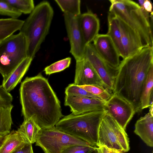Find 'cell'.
<instances>
[{"instance_id": "5", "label": "cell", "mask_w": 153, "mask_h": 153, "mask_svg": "<svg viewBox=\"0 0 153 153\" xmlns=\"http://www.w3.org/2000/svg\"><path fill=\"white\" fill-rule=\"evenodd\" d=\"M105 110L88 112L78 115L72 113L65 116L55 125L60 130L96 146L99 128Z\"/></svg>"}, {"instance_id": "26", "label": "cell", "mask_w": 153, "mask_h": 153, "mask_svg": "<svg viewBox=\"0 0 153 153\" xmlns=\"http://www.w3.org/2000/svg\"><path fill=\"white\" fill-rule=\"evenodd\" d=\"M16 10L25 14H30L35 8L33 0H5Z\"/></svg>"}, {"instance_id": "19", "label": "cell", "mask_w": 153, "mask_h": 153, "mask_svg": "<svg viewBox=\"0 0 153 153\" xmlns=\"http://www.w3.org/2000/svg\"><path fill=\"white\" fill-rule=\"evenodd\" d=\"M33 59L29 57L25 58L6 79H3L1 85L6 91L9 92L20 82L28 70Z\"/></svg>"}, {"instance_id": "22", "label": "cell", "mask_w": 153, "mask_h": 153, "mask_svg": "<svg viewBox=\"0 0 153 153\" xmlns=\"http://www.w3.org/2000/svg\"><path fill=\"white\" fill-rule=\"evenodd\" d=\"M24 21L12 18L0 19V42L20 30Z\"/></svg>"}, {"instance_id": "15", "label": "cell", "mask_w": 153, "mask_h": 153, "mask_svg": "<svg viewBox=\"0 0 153 153\" xmlns=\"http://www.w3.org/2000/svg\"><path fill=\"white\" fill-rule=\"evenodd\" d=\"M116 17L120 30L125 59L136 53L144 47L140 36L135 31L120 19Z\"/></svg>"}, {"instance_id": "25", "label": "cell", "mask_w": 153, "mask_h": 153, "mask_svg": "<svg viewBox=\"0 0 153 153\" xmlns=\"http://www.w3.org/2000/svg\"><path fill=\"white\" fill-rule=\"evenodd\" d=\"M55 1L64 13L75 16L81 14V1L79 0H55Z\"/></svg>"}, {"instance_id": "2", "label": "cell", "mask_w": 153, "mask_h": 153, "mask_svg": "<svg viewBox=\"0 0 153 153\" xmlns=\"http://www.w3.org/2000/svg\"><path fill=\"white\" fill-rule=\"evenodd\" d=\"M153 66V47L142 48L120 62L116 69L113 94L124 98L141 111L140 100L144 81Z\"/></svg>"}, {"instance_id": "12", "label": "cell", "mask_w": 153, "mask_h": 153, "mask_svg": "<svg viewBox=\"0 0 153 153\" xmlns=\"http://www.w3.org/2000/svg\"><path fill=\"white\" fill-rule=\"evenodd\" d=\"M93 45L99 55L111 67L117 68L120 62L119 53L110 37L99 34L93 41Z\"/></svg>"}, {"instance_id": "3", "label": "cell", "mask_w": 153, "mask_h": 153, "mask_svg": "<svg viewBox=\"0 0 153 153\" xmlns=\"http://www.w3.org/2000/svg\"><path fill=\"white\" fill-rule=\"evenodd\" d=\"M53 14L49 3L43 1L35 7L24 21L19 32L27 39L28 57L33 59L40 49L49 32Z\"/></svg>"}, {"instance_id": "29", "label": "cell", "mask_w": 153, "mask_h": 153, "mask_svg": "<svg viewBox=\"0 0 153 153\" xmlns=\"http://www.w3.org/2000/svg\"><path fill=\"white\" fill-rule=\"evenodd\" d=\"M71 61L70 57L66 58L46 67L44 71L46 75H49L62 71L69 66Z\"/></svg>"}, {"instance_id": "10", "label": "cell", "mask_w": 153, "mask_h": 153, "mask_svg": "<svg viewBox=\"0 0 153 153\" xmlns=\"http://www.w3.org/2000/svg\"><path fill=\"white\" fill-rule=\"evenodd\" d=\"M78 16L64 13L65 27L70 45V52L76 61L85 57L86 47L79 27Z\"/></svg>"}, {"instance_id": "24", "label": "cell", "mask_w": 153, "mask_h": 153, "mask_svg": "<svg viewBox=\"0 0 153 153\" xmlns=\"http://www.w3.org/2000/svg\"><path fill=\"white\" fill-rule=\"evenodd\" d=\"M26 142L22 135L18 130H13L7 135L0 148V153H11Z\"/></svg>"}, {"instance_id": "36", "label": "cell", "mask_w": 153, "mask_h": 153, "mask_svg": "<svg viewBox=\"0 0 153 153\" xmlns=\"http://www.w3.org/2000/svg\"><path fill=\"white\" fill-rule=\"evenodd\" d=\"M7 135L4 136H0V148L5 140Z\"/></svg>"}, {"instance_id": "14", "label": "cell", "mask_w": 153, "mask_h": 153, "mask_svg": "<svg viewBox=\"0 0 153 153\" xmlns=\"http://www.w3.org/2000/svg\"><path fill=\"white\" fill-rule=\"evenodd\" d=\"M74 84L79 86L98 85L106 89L100 77L85 57L81 59L76 61Z\"/></svg>"}, {"instance_id": "23", "label": "cell", "mask_w": 153, "mask_h": 153, "mask_svg": "<svg viewBox=\"0 0 153 153\" xmlns=\"http://www.w3.org/2000/svg\"><path fill=\"white\" fill-rule=\"evenodd\" d=\"M153 66L149 71L144 81L140 97V107L141 111L149 107L153 98Z\"/></svg>"}, {"instance_id": "28", "label": "cell", "mask_w": 153, "mask_h": 153, "mask_svg": "<svg viewBox=\"0 0 153 153\" xmlns=\"http://www.w3.org/2000/svg\"><path fill=\"white\" fill-rule=\"evenodd\" d=\"M65 93L66 95L87 97L101 100L99 97L89 93L79 86L74 83L68 85L65 88Z\"/></svg>"}, {"instance_id": "32", "label": "cell", "mask_w": 153, "mask_h": 153, "mask_svg": "<svg viewBox=\"0 0 153 153\" xmlns=\"http://www.w3.org/2000/svg\"><path fill=\"white\" fill-rule=\"evenodd\" d=\"M11 153H34L32 144L25 143Z\"/></svg>"}, {"instance_id": "37", "label": "cell", "mask_w": 153, "mask_h": 153, "mask_svg": "<svg viewBox=\"0 0 153 153\" xmlns=\"http://www.w3.org/2000/svg\"><path fill=\"white\" fill-rule=\"evenodd\" d=\"M145 0H138V4L140 7H143L144 3Z\"/></svg>"}, {"instance_id": "11", "label": "cell", "mask_w": 153, "mask_h": 153, "mask_svg": "<svg viewBox=\"0 0 153 153\" xmlns=\"http://www.w3.org/2000/svg\"><path fill=\"white\" fill-rule=\"evenodd\" d=\"M85 57L94 68L106 88L110 92L112 91L116 68L111 67L101 57L91 43L86 46Z\"/></svg>"}, {"instance_id": "16", "label": "cell", "mask_w": 153, "mask_h": 153, "mask_svg": "<svg viewBox=\"0 0 153 153\" xmlns=\"http://www.w3.org/2000/svg\"><path fill=\"white\" fill-rule=\"evenodd\" d=\"M13 100L11 94L0 85V136L7 135L10 132L13 124Z\"/></svg>"}, {"instance_id": "9", "label": "cell", "mask_w": 153, "mask_h": 153, "mask_svg": "<svg viewBox=\"0 0 153 153\" xmlns=\"http://www.w3.org/2000/svg\"><path fill=\"white\" fill-rule=\"evenodd\" d=\"M105 109L125 130L128 123L136 112L134 106L120 96L111 94L105 102Z\"/></svg>"}, {"instance_id": "8", "label": "cell", "mask_w": 153, "mask_h": 153, "mask_svg": "<svg viewBox=\"0 0 153 153\" xmlns=\"http://www.w3.org/2000/svg\"><path fill=\"white\" fill-rule=\"evenodd\" d=\"M36 145L40 147L45 153H60L65 147L74 145H90L56 128L55 126L41 129Z\"/></svg>"}, {"instance_id": "1", "label": "cell", "mask_w": 153, "mask_h": 153, "mask_svg": "<svg viewBox=\"0 0 153 153\" xmlns=\"http://www.w3.org/2000/svg\"><path fill=\"white\" fill-rule=\"evenodd\" d=\"M19 92L24 119L32 118L41 129L55 126L63 117L60 101L41 73L26 77Z\"/></svg>"}, {"instance_id": "4", "label": "cell", "mask_w": 153, "mask_h": 153, "mask_svg": "<svg viewBox=\"0 0 153 153\" xmlns=\"http://www.w3.org/2000/svg\"><path fill=\"white\" fill-rule=\"evenodd\" d=\"M109 12L119 18L140 36L143 47L153 46V16L146 17L138 3L130 0H110Z\"/></svg>"}, {"instance_id": "27", "label": "cell", "mask_w": 153, "mask_h": 153, "mask_svg": "<svg viewBox=\"0 0 153 153\" xmlns=\"http://www.w3.org/2000/svg\"><path fill=\"white\" fill-rule=\"evenodd\" d=\"M79 86L105 102L109 99L112 94L103 87L98 85H87Z\"/></svg>"}, {"instance_id": "18", "label": "cell", "mask_w": 153, "mask_h": 153, "mask_svg": "<svg viewBox=\"0 0 153 153\" xmlns=\"http://www.w3.org/2000/svg\"><path fill=\"white\" fill-rule=\"evenodd\" d=\"M134 133L148 146H153V115L149 112L140 118L135 125Z\"/></svg>"}, {"instance_id": "30", "label": "cell", "mask_w": 153, "mask_h": 153, "mask_svg": "<svg viewBox=\"0 0 153 153\" xmlns=\"http://www.w3.org/2000/svg\"><path fill=\"white\" fill-rule=\"evenodd\" d=\"M22 13L13 7L5 0H0V15L17 19Z\"/></svg>"}, {"instance_id": "31", "label": "cell", "mask_w": 153, "mask_h": 153, "mask_svg": "<svg viewBox=\"0 0 153 153\" xmlns=\"http://www.w3.org/2000/svg\"><path fill=\"white\" fill-rule=\"evenodd\" d=\"M96 148L90 145H74L65 147L60 153H90Z\"/></svg>"}, {"instance_id": "17", "label": "cell", "mask_w": 153, "mask_h": 153, "mask_svg": "<svg viewBox=\"0 0 153 153\" xmlns=\"http://www.w3.org/2000/svg\"><path fill=\"white\" fill-rule=\"evenodd\" d=\"M78 22L85 43H91L99 34L100 21L97 15L88 10L78 16Z\"/></svg>"}, {"instance_id": "33", "label": "cell", "mask_w": 153, "mask_h": 153, "mask_svg": "<svg viewBox=\"0 0 153 153\" xmlns=\"http://www.w3.org/2000/svg\"><path fill=\"white\" fill-rule=\"evenodd\" d=\"M143 7L145 10L149 13L152 12V6L151 1L148 0H145Z\"/></svg>"}, {"instance_id": "35", "label": "cell", "mask_w": 153, "mask_h": 153, "mask_svg": "<svg viewBox=\"0 0 153 153\" xmlns=\"http://www.w3.org/2000/svg\"><path fill=\"white\" fill-rule=\"evenodd\" d=\"M109 153H123L122 151L118 150L109 149Z\"/></svg>"}, {"instance_id": "6", "label": "cell", "mask_w": 153, "mask_h": 153, "mask_svg": "<svg viewBox=\"0 0 153 153\" xmlns=\"http://www.w3.org/2000/svg\"><path fill=\"white\" fill-rule=\"evenodd\" d=\"M27 51V38L20 32L11 35L0 42V74L3 79L28 57Z\"/></svg>"}, {"instance_id": "20", "label": "cell", "mask_w": 153, "mask_h": 153, "mask_svg": "<svg viewBox=\"0 0 153 153\" xmlns=\"http://www.w3.org/2000/svg\"><path fill=\"white\" fill-rule=\"evenodd\" d=\"M108 30L107 33L116 47L120 57L125 58V54L121 41L120 29L115 16L108 12Z\"/></svg>"}, {"instance_id": "38", "label": "cell", "mask_w": 153, "mask_h": 153, "mask_svg": "<svg viewBox=\"0 0 153 153\" xmlns=\"http://www.w3.org/2000/svg\"><path fill=\"white\" fill-rule=\"evenodd\" d=\"M90 153H100V152L98 150L97 147H96L95 149L91 152Z\"/></svg>"}, {"instance_id": "13", "label": "cell", "mask_w": 153, "mask_h": 153, "mask_svg": "<svg viewBox=\"0 0 153 153\" xmlns=\"http://www.w3.org/2000/svg\"><path fill=\"white\" fill-rule=\"evenodd\" d=\"M105 102L94 98L65 95L64 105L70 108L73 114L78 115L105 110Z\"/></svg>"}, {"instance_id": "34", "label": "cell", "mask_w": 153, "mask_h": 153, "mask_svg": "<svg viewBox=\"0 0 153 153\" xmlns=\"http://www.w3.org/2000/svg\"><path fill=\"white\" fill-rule=\"evenodd\" d=\"M97 149L100 153H109V149L106 146H99Z\"/></svg>"}, {"instance_id": "21", "label": "cell", "mask_w": 153, "mask_h": 153, "mask_svg": "<svg viewBox=\"0 0 153 153\" xmlns=\"http://www.w3.org/2000/svg\"><path fill=\"white\" fill-rule=\"evenodd\" d=\"M41 128L33 119H25L18 131L21 134L26 143L31 144L36 142Z\"/></svg>"}, {"instance_id": "7", "label": "cell", "mask_w": 153, "mask_h": 153, "mask_svg": "<svg viewBox=\"0 0 153 153\" xmlns=\"http://www.w3.org/2000/svg\"><path fill=\"white\" fill-rule=\"evenodd\" d=\"M96 146H105L123 152L130 149L129 139L125 130L107 111L100 125Z\"/></svg>"}]
</instances>
